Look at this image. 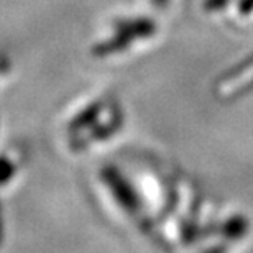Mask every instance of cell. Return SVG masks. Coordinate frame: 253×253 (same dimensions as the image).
I'll list each match as a JSON object with an SVG mask.
<instances>
[{
  "label": "cell",
  "mask_w": 253,
  "mask_h": 253,
  "mask_svg": "<svg viewBox=\"0 0 253 253\" xmlns=\"http://www.w3.org/2000/svg\"><path fill=\"white\" fill-rule=\"evenodd\" d=\"M253 89V51L239 64L227 71L217 84V94L225 99L239 97V94Z\"/></svg>",
  "instance_id": "2"
},
{
  "label": "cell",
  "mask_w": 253,
  "mask_h": 253,
  "mask_svg": "<svg viewBox=\"0 0 253 253\" xmlns=\"http://www.w3.org/2000/svg\"><path fill=\"white\" fill-rule=\"evenodd\" d=\"M12 174V166L8 165L7 160H0V183L7 181Z\"/></svg>",
  "instance_id": "4"
},
{
  "label": "cell",
  "mask_w": 253,
  "mask_h": 253,
  "mask_svg": "<svg viewBox=\"0 0 253 253\" xmlns=\"http://www.w3.org/2000/svg\"><path fill=\"white\" fill-rule=\"evenodd\" d=\"M168 2H169V0H153V3H155L158 8H165L166 5H168Z\"/></svg>",
  "instance_id": "5"
},
{
  "label": "cell",
  "mask_w": 253,
  "mask_h": 253,
  "mask_svg": "<svg viewBox=\"0 0 253 253\" xmlns=\"http://www.w3.org/2000/svg\"><path fill=\"white\" fill-rule=\"evenodd\" d=\"M204 227V237L212 239V250H229L242 244L250 234L249 219L235 211H215V219Z\"/></svg>",
  "instance_id": "1"
},
{
  "label": "cell",
  "mask_w": 253,
  "mask_h": 253,
  "mask_svg": "<svg viewBox=\"0 0 253 253\" xmlns=\"http://www.w3.org/2000/svg\"><path fill=\"white\" fill-rule=\"evenodd\" d=\"M204 7L222 22L242 27L253 23V0H206Z\"/></svg>",
  "instance_id": "3"
}]
</instances>
